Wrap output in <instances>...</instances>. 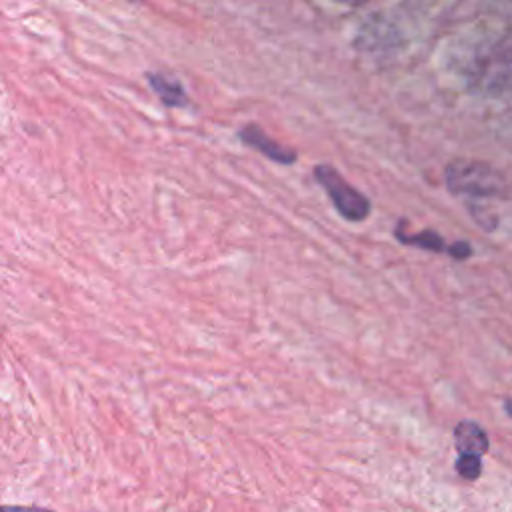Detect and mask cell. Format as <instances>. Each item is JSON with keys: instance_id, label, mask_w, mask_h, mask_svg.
Instances as JSON below:
<instances>
[{"instance_id": "8992f818", "label": "cell", "mask_w": 512, "mask_h": 512, "mask_svg": "<svg viewBox=\"0 0 512 512\" xmlns=\"http://www.w3.org/2000/svg\"><path fill=\"white\" fill-rule=\"evenodd\" d=\"M150 88L158 94L160 102L168 108H184L188 104V96L184 86L170 74L164 72H146Z\"/></svg>"}, {"instance_id": "6da1fadb", "label": "cell", "mask_w": 512, "mask_h": 512, "mask_svg": "<svg viewBox=\"0 0 512 512\" xmlns=\"http://www.w3.org/2000/svg\"><path fill=\"white\" fill-rule=\"evenodd\" d=\"M446 186L452 194L466 198L506 196L508 184L500 170L482 160L458 158L446 166Z\"/></svg>"}, {"instance_id": "277c9868", "label": "cell", "mask_w": 512, "mask_h": 512, "mask_svg": "<svg viewBox=\"0 0 512 512\" xmlns=\"http://www.w3.org/2000/svg\"><path fill=\"white\" fill-rule=\"evenodd\" d=\"M238 138H240L246 146L258 150L260 154H264L266 158H270V160L276 162V164L290 166V164H294L296 158H298V152H296L294 148H290V146H286V144H282V142L270 138L258 124H252V122H250V124H244V126L238 130Z\"/></svg>"}, {"instance_id": "ba28073f", "label": "cell", "mask_w": 512, "mask_h": 512, "mask_svg": "<svg viewBox=\"0 0 512 512\" xmlns=\"http://www.w3.org/2000/svg\"><path fill=\"white\" fill-rule=\"evenodd\" d=\"M454 468L464 480L472 482V480L480 478V474H482V458L470 456V454H458Z\"/></svg>"}, {"instance_id": "7a4b0ae2", "label": "cell", "mask_w": 512, "mask_h": 512, "mask_svg": "<svg viewBox=\"0 0 512 512\" xmlns=\"http://www.w3.org/2000/svg\"><path fill=\"white\" fill-rule=\"evenodd\" d=\"M314 180L326 190L338 214L348 222H362L370 214V200L358 192L352 184L344 180V176L330 164H316Z\"/></svg>"}, {"instance_id": "30bf717a", "label": "cell", "mask_w": 512, "mask_h": 512, "mask_svg": "<svg viewBox=\"0 0 512 512\" xmlns=\"http://www.w3.org/2000/svg\"><path fill=\"white\" fill-rule=\"evenodd\" d=\"M504 408H506V412L512 416V400H506V402H504Z\"/></svg>"}, {"instance_id": "5b68a950", "label": "cell", "mask_w": 512, "mask_h": 512, "mask_svg": "<svg viewBox=\"0 0 512 512\" xmlns=\"http://www.w3.org/2000/svg\"><path fill=\"white\" fill-rule=\"evenodd\" d=\"M454 446L458 454L470 456H484L490 448V440L486 430L474 420H462L454 428Z\"/></svg>"}, {"instance_id": "9c48e42d", "label": "cell", "mask_w": 512, "mask_h": 512, "mask_svg": "<svg viewBox=\"0 0 512 512\" xmlns=\"http://www.w3.org/2000/svg\"><path fill=\"white\" fill-rule=\"evenodd\" d=\"M0 512H52L40 506H0Z\"/></svg>"}, {"instance_id": "52a82bcc", "label": "cell", "mask_w": 512, "mask_h": 512, "mask_svg": "<svg viewBox=\"0 0 512 512\" xmlns=\"http://www.w3.org/2000/svg\"><path fill=\"white\" fill-rule=\"evenodd\" d=\"M394 236L398 238V242L402 244H408V246H414V248H422V250H432V252H444V254H450L452 256V244H446L444 238L434 232V230H420V232H414V234H408L406 232V222H398L396 230H394Z\"/></svg>"}, {"instance_id": "3957f363", "label": "cell", "mask_w": 512, "mask_h": 512, "mask_svg": "<svg viewBox=\"0 0 512 512\" xmlns=\"http://www.w3.org/2000/svg\"><path fill=\"white\" fill-rule=\"evenodd\" d=\"M474 80L482 90L500 92L512 82V52L494 50L474 64Z\"/></svg>"}]
</instances>
